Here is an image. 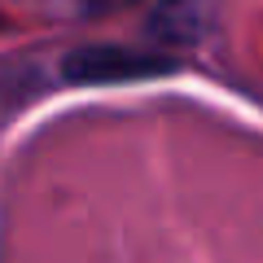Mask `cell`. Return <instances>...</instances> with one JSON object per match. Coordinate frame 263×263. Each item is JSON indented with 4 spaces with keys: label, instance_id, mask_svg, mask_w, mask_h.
Wrapping results in <instances>:
<instances>
[{
    "label": "cell",
    "instance_id": "cell-1",
    "mask_svg": "<svg viewBox=\"0 0 263 263\" xmlns=\"http://www.w3.org/2000/svg\"><path fill=\"white\" fill-rule=\"evenodd\" d=\"M176 70L162 48H132V44H79L62 57L66 84H136Z\"/></svg>",
    "mask_w": 263,
    "mask_h": 263
}]
</instances>
